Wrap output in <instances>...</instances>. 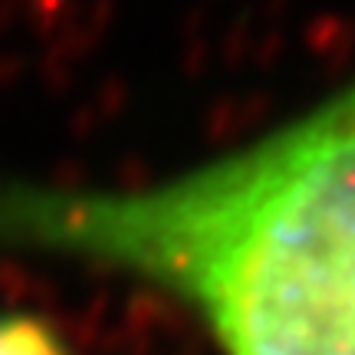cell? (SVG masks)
<instances>
[{
  "mask_svg": "<svg viewBox=\"0 0 355 355\" xmlns=\"http://www.w3.org/2000/svg\"><path fill=\"white\" fill-rule=\"evenodd\" d=\"M0 250L148 283L188 306L220 355H355V76L148 184L0 175Z\"/></svg>",
  "mask_w": 355,
  "mask_h": 355,
  "instance_id": "cell-1",
  "label": "cell"
},
{
  "mask_svg": "<svg viewBox=\"0 0 355 355\" xmlns=\"http://www.w3.org/2000/svg\"><path fill=\"white\" fill-rule=\"evenodd\" d=\"M0 355H76L63 332L40 313L0 309Z\"/></svg>",
  "mask_w": 355,
  "mask_h": 355,
  "instance_id": "cell-2",
  "label": "cell"
}]
</instances>
